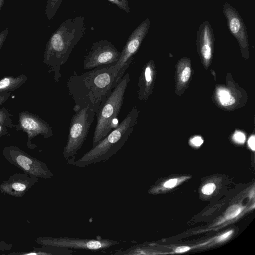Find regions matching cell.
I'll return each instance as SVG.
<instances>
[{
  "instance_id": "cell-18",
  "label": "cell",
  "mask_w": 255,
  "mask_h": 255,
  "mask_svg": "<svg viewBox=\"0 0 255 255\" xmlns=\"http://www.w3.org/2000/svg\"><path fill=\"white\" fill-rule=\"evenodd\" d=\"M241 207L237 205L229 207L226 210L225 217L226 219H232L237 216L241 212Z\"/></svg>"
},
{
  "instance_id": "cell-16",
  "label": "cell",
  "mask_w": 255,
  "mask_h": 255,
  "mask_svg": "<svg viewBox=\"0 0 255 255\" xmlns=\"http://www.w3.org/2000/svg\"><path fill=\"white\" fill-rule=\"evenodd\" d=\"M12 116L5 107L0 109V138L8 134V130L14 127Z\"/></svg>"
},
{
  "instance_id": "cell-19",
  "label": "cell",
  "mask_w": 255,
  "mask_h": 255,
  "mask_svg": "<svg viewBox=\"0 0 255 255\" xmlns=\"http://www.w3.org/2000/svg\"><path fill=\"white\" fill-rule=\"evenodd\" d=\"M110 2L116 5L120 9L129 13L130 8L128 0H107Z\"/></svg>"
},
{
  "instance_id": "cell-3",
  "label": "cell",
  "mask_w": 255,
  "mask_h": 255,
  "mask_svg": "<svg viewBox=\"0 0 255 255\" xmlns=\"http://www.w3.org/2000/svg\"><path fill=\"white\" fill-rule=\"evenodd\" d=\"M138 114V110L133 106L119 124L95 146L75 161L73 165L85 168L109 159L121 149L130 137L136 124Z\"/></svg>"
},
{
  "instance_id": "cell-10",
  "label": "cell",
  "mask_w": 255,
  "mask_h": 255,
  "mask_svg": "<svg viewBox=\"0 0 255 255\" xmlns=\"http://www.w3.org/2000/svg\"><path fill=\"white\" fill-rule=\"evenodd\" d=\"M109 41L101 40L94 43L83 60V68L91 70L101 65H115L121 56Z\"/></svg>"
},
{
  "instance_id": "cell-9",
  "label": "cell",
  "mask_w": 255,
  "mask_h": 255,
  "mask_svg": "<svg viewBox=\"0 0 255 255\" xmlns=\"http://www.w3.org/2000/svg\"><path fill=\"white\" fill-rule=\"evenodd\" d=\"M16 130H20L27 135V146L34 149L37 146L33 144L32 140L38 135L47 139L53 136V130L50 125L38 115L27 111L22 110L18 115V123L14 125Z\"/></svg>"
},
{
  "instance_id": "cell-28",
  "label": "cell",
  "mask_w": 255,
  "mask_h": 255,
  "mask_svg": "<svg viewBox=\"0 0 255 255\" xmlns=\"http://www.w3.org/2000/svg\"><path fill=\"white\" fill-rule=\"evenodd\" d=\"M248 144L249 147L253 151L255 149V137L254 135L251 136L248 139Z\"/></svg>"
},
{
  "instance_id": "cell-5",
  "label": "cell",
  "mask_w": 255,
  "mask_h": 255,
  "mask_svg": "<svg viewBox=\"0 0 255 255\" xmlns=\"http://www.w3.org/2000/svg\"><path fill=\"white\" fill-rule=\"evenodd\" d=\"M75 112L70 121L68 139L62 153L70 165H73L75 161L77 152L88 135L96 114L93 110L87 107Z\"/></svg>"
},
{
  "instance_id": "cell-23",
  "label": "cell",
  "mask_w": 255,
  "mask_h": 255,
  "mask_svg": "<svg viewBox=\"0 0 255 255\" xmlns=\"http://www.w3.org/2000/svg\"><path fill=\"white\" fill-rule=\"evenodd\" d=\"M233 138L236 142L240 144L244 143L246 139L244 134L240 131H236L234 133Z\"/></svg>"
},
{
  "instance_id": "cell-30",
  "label": "cell",
  "mask_w": 255,
  "mask_h": 255,
  "mask_svg": "<svg viewBox=\"0 0 255 255\" xmlns=\"http://www.w3.org/2000/svg\"><path fill=\"white\" fill-rule=\"evenodd\" d=\"M232 232H233L232 230L229 231L224 233V234L221 235V236H220L219 237H218V239H217L218 241H222V240L225 239L228 237H229L231 234H232Z\"/></svg>"
},
{
  "instance_id": "cell-15",
  "label": "cell",
  "mask_w": 255,
  "mask_h": 255,
  "mask_svg": "<svg viewBox=\"0 0 255 255\" xmlns=\"http://www.w3.org/2000/svg\"><path fill=\"white\" fill-rule=\"evenodd\" d=\"M27 79V76L24 74H21L17 77L7 76L2 78L0 80V94L17 90Z\"/></svg>"
},
{
  "instance_id": "cell-7",
  "label": "cell",
  "mask_w": 255,
  "mask_h": 255,
  "mask_svg": "<svg viewBox=\"0 0 255 255\" xmlns=\"http://www.w3.org/2000/svg\"><path fill=\"white\" fill-rule=\"evenodd\" d=\"M150 24L151 20L147 18L132 31L121 52L119 60L115 65H113L117 73L115 86L120 81L130 65L133 56L137 52L149 31Z\"/></svg>"
},
{
  "instance_id": "cell-31",
  "label": "cell",
  "mask_w": 255,
  "mask_h": 255,
  "mask_svg": "<svg viewBox=\"0 0 255 255\" xmlns=\"http://www.w3.org/2000/svg\"><path fill=\"white\" fill-rule=\"evenodd\" d=\"M2 41V38L0 37V46L1 45Z\"/></svg>"
},
{
  "instance_id": "cell-14",
  "label": "cell",
  "mask_w": 255,
  "mask_h": 255,
  "mask_svg": "<svg viewBox=\"0 0 255 255\" xmlns=\"http://www.w3.org/2000/svg\"><path fill=\"white\" fill-rule=\"evenodd\" d=\"M151 61L148 62L144 67L139 78L138 98L140 100L146 99L152 89L153 79V68Z\"/></svg>"
},
{
  "instance_id": "cell-11",
  "label": "cell",
  "mask_w": 255,
  "mask_h": 255,
  "mask_svg": "<svg viewBox=\"0 0 255 255\" xmlns=\"http://www.w3.org/2000/svg\"><path fill=\"white\" fill-rule=\"evenodd\" d=\"M223 12L231 33L237 40L241 52L248 55V36L245 24L238 11L228 2L223 4Z\"/></svg>"
},
{
  "instance_id": "cell-17",
  "label": "cell",
  "mask_w": 255,
  "mask_h": 255,
  "mask_svg": "<svg viewBox=\"0 0 255 255\" xmlns=\"http://www.w3.org/2000/svg\"><path fill=\"white\" fill-rule=\"evenodd\" d=\"M216 95L220 104L222 106H230L233 104L235 102L234 97L226 89H219L217 92Z\"/></svg>"
},
{
  "instance_id": "cell-24",
  "label": "cell",
  "mask_w": 255,
  "mask_h": 255,
  "mask_svg": "<svg viewBox=\"0 0 255 255\" xmlns=\"http://www.w3.org/2000/svg\"><path fill=\"white\" fill-rule=\"evenodd\" d=\"M203 140L200 136H196L191 140V143L195 146L198 147L202 145Z\"/></svg>"
},
{
  "instance_id": "cell-29",
  "label": "cell",
  "mask_w": 255,
  "mask_h": 255,
  "mask_svg": "<svg viewBox=\"0 0 255 255\" xmlns=\"http://www.w3.org/2000/svg\"><path fill=\"white\" fill-rule=\"evenodd\" d=\"M190 249V247L188 246H180L176 248L175 252L176 253H183L186 252Z\"/></svg>"
},
{
  "instance_id": "cell-6",
  "label": "cell",
  "mask_w": 255,
  "mask_h": 255,
  "mask_svg": "<svg viewBox=\"0 0 255 255\" xmlns=\"http://www.w3.org/2000/svg\"><path fill=\"white\" fill-rule=\"evenodd\" d=\"M2 154L10 164L17 167L25 173L46 180L54 176L45 163L17 146L10 145L5 147Z\"/></svg>"
},
{
  "instance_id": "cell-27",
  "label": "cell",
  "mask_w": 255,
  "mask_h": 255,
  "mask_svg": "<svg viewBox=\"0 0 255 255\" xmlns=\"http://www.w3.org/2000/svg\"><path fill=\"white\" fill-rule=\"evenodd\" d=\"M12 245L8 244L0 239V250H9L12 248Z\"/></svg>"
},
{
  "instance_id": "cell-22",
  "label": "cell",
  "mask_w": 255,
  "mask_h": 255,
  "mask_svg": "<svg viewBox=\"0 0 255 255\" xmlns=\"http://www.w3.org/2000/svg\"><path fill=\"white\" fill-rule=\"evenodd\" d=\"M216 188L215 185L213 183H209L205 185L202 188V192L205 195H211Z\"/></svg>"
},
{
  "instance_id": "cell-26",
  "label": "cell",
  "mask_w": 255,
  "mask_h": 255,
  "mask_svg": "<svg viewBox=\"0 0 255 255\" xmlns=\"http://www.w3.org/2000/svg\"><path fill=\"white\" fill-rule=\"evenodd\" d=\"M177 182V179H175V178L171 179L168 180L167 181H166L164 184V186L166 188H173L176 185Z\"/></svg>"
},
{
  "instance_id": "cell-20",
  "label": "cell",
  "mask_w": 255,
  "mask_h": 255,
  "mask_svg": "<svg viewBox=\"0 0 255 255\" xmlns=\"http://www.w3.org/2000/svg\"><path fill=\"white\" fill-rule=\"evenodd\" d=\"M191 72V70L189 66L185 67L180 73V82L182 83L187 82L190 77Z\"/></svg>"
},
{
  "instance_id": "cell-8",
  "label": "cell",
  "mask_w": 255,
  "mask_h": 255,
  "mask_svg": "<svg viewBox=\"0 0 255 255\" xmlns=\"http://www.w3.org/2000/svg\"><path fill=\"white\" fill-rule=\"evenodd\" d=\"M35 241L42 246H54L70 249L92 251L105 250L119 243L114 240L100 237H97L95 238L41 237L36 238Z\"/></svg>"
},
{
  "instance_id": "cell-21",
  "label": "cell",
  "mask_w": 255,
  "mask_h": 255,
  "mask_svg": "<svg viewBox=\"0 0 255 255\" xmlns=\"http://www.w3.org/2000/svg\"><path fill=\"white\" fill-rule=\"evenodd\" d=\"M63 0H50V16L52 17L59 8Z\"/></svg>"
},
{
  "instance_id": "cell-25",
  "label": "cell",
  "mask_w": 255,
  "mask_h": 255,
  "mask_svg": "<svg viewBox=\"0 0 255 255\" xmlns=\"http://www.w3.org/2000/svg\"><path fill=\"white\" fill-rule=\"evenodd\" d=\"M10 95V92L3 93L0 94V106L9 99Z\"/></svg>"
},
{
  "instance_id": "cell-13",
  "label": "cell",
  "mask_w": 255,
  "mask_h": 255,
  "mask_svg": "<svg viewBox=\"0 0 255 255\" xmlns=\"http://www.w3.org/2000/svg\"><path fill=\"white\" fill-rule=\"evenodd\" d=\"M213 29L208 20L199 26L197 32V45L200 55L204 61L209 62L212 57L214 46Z\"/></svg>"
},
{
  "instance_id": "cell-12",
  "label": "cell",
  "mask_w": 255,
  "mask_h": 255,
  "mask_svg": "<svg viewBox=\"0 0 255 255\" xmlns=\"http://www.w3.org/2000/svg\"><path fill=\"white\" fill-rule=\"evenodd\" d=\"M39 180V178L26 173H15L0 185L1 193L21 197Z\"/></svg>"
},
{
  "instance_id": "cell-1",
  "label": "cell",
  "mask_w": 255,
  "mask_h": 255,
  "mask_svg": "<svg viewBox=\"0 0 255 255\" xmlns=\"http://www.w3.org/2000/svg\"><path fill=\"white\" fill-rule=\"evenodd\" d=\"M73 73L66 87L75 103L74 111L87 107L96 114L115 86L116 70L113 65H101L81 75Z\"/></svg>"
},
{
  "instance_id": "cell-4",
  "label": "cell",
  "mask_w": 255,
  "mask_h": 255,
  "mask_svg": "<svg viewBox=\"0 0 255 255\" xmlns=\"http://www.w3.org/2000/svg\"><path fill=\"white\" fill-rule=\"evenodd\" d=\"M130 81V74L127 73L114 87L96 114V125L92 139V147L115 128L114 122L117 120V116L123 105L124 95Z\"/></svg>"
},
{
  "instance_id": "cell-2",
  "label": "cell",
  "mask_w": 255,
  "mask_h": 255,
  "mask_svg": "<svg viewBox=\"0 0 255 255\" xmlns=\"http://www.w3.org/2000/svg\"><path fill=\"white\" fill-rule=\"evenodd\" d=\"M83 16L78 15L64 21L53 33L47 44L43 62L58 83L61 78L60 68L68 60L76 44L85 33Z\"/></svg>"
}]
</instances>
